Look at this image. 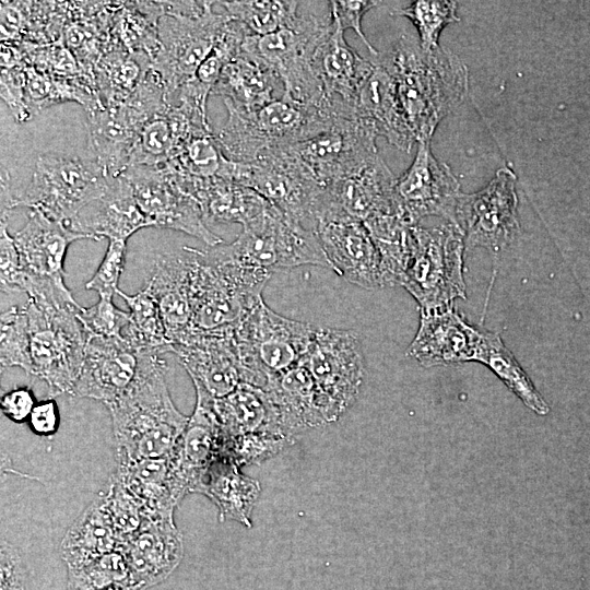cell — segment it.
I'll use <instances>...</instances> for the list:
<instances>
[{
	"label": "cell",
	"mask_w": 590,
	"mask_h": 590,
	"mask_svg": "<svg viewBox=\"0 0 590 590\" xmlns=\"http://www.w3.org/2000/svg\"><path fill=\"white\" fill-rule=\"evenodd\" d=\"M393 79L404 119L417 143L430 142L439 122L468 93V69L449 49L425 51L418 40L402 35L375 56Z\"/></svg>",
	"instance_id": "1"
},
{
	"label": "cell",
	"mask_w": 590,
	"mask_h": 590,
	"mask_svg": "<svg viewBox=\"0 0 590 590\" xmlns=\"http://www.w3.org/2000/svg\"><path fill=\"white\" fill-rule=\"evenodd\" d=\"M166 362L156 351L139 352V370L131 388L108 405L119 464L170 455L189 417L174 405L165 374Z\"/></svg>",
	"instance_id": "2"
},
{
	"label": "cell",
	"mask_w": 590,
	"mask_h": 590,
	"mask_svg": "<svg viewBox=\"0 0 590 590\" xmlns=\"http://www.w3.org/2000/svg\"><path fill=\"white\" fill-rule=\"evenodd\" d=\"M31 332L32 374L49 386L50 396L72 393L90 334L78 318L81 306L67 286H45L24 305Z\"/></svg>",
	"instance_id": "3"
},
{
	"label": "cell",
	"mask_w": 590,
	"mask_h": 590,
	"mask_svg": "<svg viewBox=\"0 0 590 590\" xmlns=\"http://www.w3.org/2000/svg\"><path fill=\"white\" fill-rule=\"evenodd\" d=\"M226 108L228 117L216 140L223 154L238 163L253 162L270 149L318 135L339 116L334 110L303 105L284 93L257 109Z\"/></svg>",
	"instance_id": "4"
},
{
	"label": "cell",
	"mask_w": 590,
	"mask_h": 590,
	"mask_svg": "<svg viewBox=\"0 0 590 590\" xmlns=\"http://www.w3.org/2000/svg\"><path fill=\"white\" fill-rule=\"evenodd\" d=\"M208 250L186 247L192 328L217 330L235 326L262 297L272 272L246 268Z\"/></svg>",
	"instance_id": "5"
},
{
	"label": "cell",
	"mask_w": 590,
	"mask_h": 590,
	"mask_svg": "<svg viewBox=\"0 0 590 590\" xmlns=\"http://www.w3.org/2000/svg\"><path fill=\"white\" fill-rule=\"evenodd\" d=\"M316 326L279 315L261 297L234 326L241 382L261 389L303 362Z\"/></svg>",
	"instance_id": "6"
},
{
	"label": "cell",
	"mask_w": 590,
	"mask_h": 590,
	"mask_svg": "<svg viewBox=\"0 0 590 590\" xmlns=\"http://www.w3.org/2000/svg\"><path fill=\"white\" fill-rule=\"evenodd\" d=\"M114 178L91 156L39 155L28 185L1 199V219H8L7 213L13 208L27 206L67 224L103 197Z\"/></svg>",
	"instance_id": "7"
},
{
	"label": "cell",
	"mask_w": 590,
	"mask_h": 590,
	"mask_svg": "<svg viewBox=\"0 0 590 590\" xmlns=\"http://www.w3.org/2000/svg\"><path fill=\"white\" fill-rule=\"evenodd\" d=\"M464 245L463 232L452 223L413 226V250L401 286L416 299L421 312L450 310L455 299L465 298Z\"/></svg>",
	"instance_id": "8"
},
{
	"label": "cell",
	"mask_w": 590,
	"mask_h": 590,
	"mask_svg": "<svg viewBox=\"0 0 590 590\" xmlns=\"http://www.w3.org/2000/svg\"><path fill=\"white\" fill-rule=\"evenodd\" d=\"M217 176L255 190L287 217L315 229L324 187L292 145L270 149L250 163L226 157Z\"/></svg>",
	"instance_id": "9"
},
{
	"label": "cell",
	"mask_w": 590,
	"mask_h": 590,
	"mask_svg": "<svg viewBox=\"0 0 590 590\" xmlns=\"http://www.w3.org/2000/svg\"><path fill=\"white\" fill-rule=\"evenodd\" d=\"M214 4L216 1H209L198 14L172 13L158 20V50L151 68L160 74L173 105L179 90L194 79L229 20L226 13L214 12Z\"/></svg>",
	"instance_id": "10"
},
{
	"label": "cell",
	"mask_w": 590,
	"mask_h": 590,
	"mask_svg": "<svg viewBox=\"0 0 590 590\" xmlns=\"http://www.w3.org/2000/svg\"><path fill=\"white\" fill-rule=\"evenodd\" d=\"M303 362L320 391L330 422L337 420L356 399L365 373L357 334L318 327Z\"/></svg>",
	"instance_id": "11"
},
{
	"label": "cell",
	"mask_w": 590,
	"mask_h": 590,
	"mask_svg": "<svg viewBox=\"0 0 590 590\" xmlns=\"http://www.w3.org/2000/svg\"><path fill=\"white\" fill-rule=\"evenodd\" d=\"M516 184L514 172L502 167L482 190L459 196L456 217L468 248L497 252L516 239L520 232Z\"/></svg>",
	"instance_id": "12"
},
{
	"label": "cell",
	"mask_w": 590,
	"mask_h": 590,
	"mask_svg": "<svg viewBox=\"0 0 590 590\" xmlns=\"http://www.w3.org/2000/svg\"><path fill=\"white\" fill-rule=\"evenodd\" d=\"M122 175L150 226L186 233L209 247L224 240L206 225L200 203L184 191L163 166H129Z\"/></svg>",
	"instance_id": "13"
},
{
	"label": "cell",
	"mask_w": 590,
	"mask_h": 590,
	"mask_svg": "<svg viewBox=\"0 0 590 590\" xmlns=\"http://www.w3.org/2000/svg\"><path fill=\"white\" fill-rule=\"evenodd\" d=\"M315 232L330 269L359 287H384L380 256L363 222L320 202L315 215Z\"/></svg>",
	"instance_id": "14"
},
{
	"label": "cell",
	"mask_w": 590,
	"mask_h": 590,
	"mask_svg": "<svg viewBox=\"0 0 590 590\" xmlns=\"http://www.w3.org/2000/svg\"><path fill=\"white\" fill-rule=\"evenodd\" d=\"M377 134L355 116H338L327 131L293 144L303 163L326 188L352 176L378 155Z\"/></svg>",
	"instance_id": "15"
},
{
	"label": "cell",
	"mask_w": 590,
	"mask_h": 590,
	"mask_svg": "<svg viewBox=\"0 0 590 590\" xmlns=\"http://www.w3.org/2000/svg\"><path fill=\"white\" fill-rule=\"evenodd\" d=\"M460 184L449 166L432 153L430 142L417 143L410 167L396 180L394 203L398 214L418 225L427 216H440L458 225L456 217Z\"/></svg>",
	"instance_id": "16"
},
{
	"label": "cell",
	"mask_w": 590,
	"mask_h": 590,
	"mask_svg": "<svg viewBox=\"0 0 590 590\" xmlns=\"http://www.w3.org/2000/svg\"><path fill=\"white\" fill-rule=\"evenodd\" d=\"M172 352L194 387L214 399L227 396L241 382L234 326L210 331L192 328L172 343Z\"/></svg>",
	"instance_id": "17"
},
{
	"label": "cell",
	"mask_w": 590,
	"mask_h": 590,
	"mask_svg": "<svg viewBox=\"0 0 590 590\" xmlns=\"http://www.w3.org/2000/svg\"><path fill=\"white\" fill-rule=\"evenodd\" d=\"M138 370L139 352L125 339L90 337L71 396L95 399L108 406L131 388Z\"/></svg>",
	"instance_id": "18"
},
{
	"label": "cell",
	"mask_w": 590,
	"mask_h": 590,
	"mask_svg": "<svg viewBox=\"0 0 590 590\" xmlns=\"http://www.w3.org/2000/svg\"><path fill=\"white\" fill-rule=\"evenodd\" d=\"M129 580L143 589L166 578L182 554L181 535L173 516L148 517L142 527L119 544Z\"/></svg>",
	"instance_id": "19"
},
{
	"label": "cell",
	"mask_w": 590,
	"mask_h": 590,
	"mask_svg": "<svg viewBox=\"0 0 590 590\" xmlns=\"http://www.w3.org/2000/svg\"><path fill=\"white\" fill-rule=\"evenodd\" d=\"M483 333L452 309L421 312L420 327L408 355L424 367L475 362Z\"/></svg>",
	"instance_id": "20"
},
{
	"label": "cell",
	"mask_w": 590,
	"mask_h": 590,
	"mask_svg": "<svg viewBox=\"0 0 590 590\" xmlns=\"http://www.w3.org/2000/svg\"><path fill=\"white\" fill-rule=\"evenodd\" d=\"M396 180L384 158L378 155L358 173L328 185L321 201L363 223L378 215L398 214Z\"/></svg>",
	"instance_id": "21"
},
{
	"label": "cell",
	"mask_w": 590,
	"mask_h": 590,
	"mask_svg": "<svg viewBox=\"0 0 590 590\" xmlns=\"http://www.w3.org/2000/svg\"><path fill=\"white\" fill-rule=\"evenodd\" d=\"M362 83L354 116L397 149L410 152L416 142L402 114L392 76L376 57Z\"/></svg>",
	"instance_id": "22"
},
{
	"label": "cell",
	"mask_w": 590,
	"mask_h": 590,
	"mask_svg": "<svg viewBox=\"0 0 590 590\" xmlns=\"http://www.w3.org/2000/svg\"><path fill=\"white\" fill-rule=\"evenodd\" d=\"M332 17L331 31L312 55V69L330 103H341L354 109L357 92L370 72L373 63L370 59L362 58L347 44L345 31L333 13Z\"/></svg>",
	"instance_id": "23"
},
{
	"label": "cell",
	"mask_w": 590,
	"mask_h": 590,
	"mask_svg": "<svg viewBox=\"0 0 590 590\" xmlns=\"http://www.w3.org/2000/svg\"><path fill=\"white\" fill-rule=\"evenodd\" d=\"M12 237L26 274L58 282H64V259L70 244L88 238L33 210L25 225Z\"/></svg>",
	"instance_id": "24"
},
{
	"label": "cell",
	"mask_w": 590,
	"mask_h": 590,
	"mask_svg": "<svg viewBox=\"0 0 590 590\" xmlns=\"http://www.w3.org/2000/svg\"><path fill=\"white\" fill-rule=\"evenodd\" d=\"M66 225L90 239L126 241L139 229L150 226L137 203L130 182L122 174L113 179L103 197L83 208Z\"/></svg>",
	"instance_id": "25"
},
{
	"label": "cell",
	"mask_w": 590,
	"mask_h": 590,
	"mask_svg": "<svg viewBox=\"0 0 590 590\" xmlns=\"http://www.w3.org/2000/svg\"><path fill=\"white\" fill-rule=\"evenodd\" d=\"M88 154L110 177L120 176L129 166L130 153L142 127L122 103L108 104L87 113Z\"/></svg>",
	"instance_id": "26"
},
{
	"label": "cell",
	"mask_w": 590,
	"mask_h": 590,
	"mask_svg": "<svg viewBox=\"0 0 590 590\" xmlns=\"http://www.w3.org/2000/svg\"><path fill=\"white\" fill-rule=\"evenodd\" d=\"M116 474L141 503L148 517L173 516L189 488L173 452L166 457L119 464Z\"/></svg>",
	"instance_id": "27"
},
{
	"label": "cell",
	"mask_w": 590,
	"mask_h": 590,
	"mask_svg": "<svg viewBox=\"0 0 590 590\" xmlns=\"http://www.w3.org/2000/svg\"><path fill=\"white\" fill-rule=\"evenodd\" d=\"M263 390L276 409L286 437L330 422L324 401L304 362L272 379Z\"/></svg>",
	"instance_id": "28"
},
{
	"label": "cell",
	"mask_w": 590,
	"mask_h": 590,
	"mask_svg": "<svg viewBox=\"0 0 590 590\" xmlns=\"http://www.w3.org/2000/svg\"><path fill=\"white\" fill-rule=\"evenodd\" d=\"M224 433V451L235 441L255 435L284 436L276 409L266 390L240 382L227 396L212 401Z\"/></svg>",
	"instance_id": "29"
},
{
	"label": "cell",
	"mask_w": 590,
	"mask_h": 590,
	"mask_svg": "<svg viewBox=\"0 0 590 590\" xmlns=\"http://www.w3.org/2000/svg\"><path fill=\"white\" fill-rule=\"evenodd\" d=\"M146 286L158 303L170 344L192 329L189 297V260L180 252L158 255Z\"/></svg>",
	"instance_id": "30"
},
{
	"label": "cell",
	"mask_w": 590,
	"mask_h": 590,
	"mask_svg": "<svg viewBox=\"0 0 590 590\" xmlns=\"http://www.w3.org/2000/svg\"><path fill=\"white\" fill-rule=\"evenodd\" d=\"M280 84L269 68L240 52L225 66L211 94L221 96L226 107L252 110L274 101Z\"/></svg>",
	"instance_id": "31"
},
{
	"label": "cell",
	"mask_w": 590,
	"mask_h": 590,
	"mask_svg": "<svg viewBox=\"0 0 590 590\" xmlns=\"http://www.w3.org/2000/svg\"><path fill=\"white\" fill-rule=\"evenodd\" d=\"M193 197L200 203L206 223L246 226L262 216L271 205L255 190L219 176L200 179Z\"/></svg>",
	"instance_id": "32"
},
{
	"label": "cell",
	"mask_w": 590,
	"mask_h": 590,
	"mask_svg": "<svg viewBox=\"0 0 590 590\" xmlns=\"http://www.w3.org/2000/svg\"><path fill=\"white\" fill-rule=\"evenodd\" d=\"M119 544L118 534L98 497L68 529L60 548L69 569H73L118 551Z\"/></svg>",
	"instance_id": "33"
},
{
	"label": "cell",
	"mask_w": 590,
	"mask_h": 590,
	"mask_svg": "<svg viewBox=\"0 0 590 590\" xmlns=\"http://www.w3.org/2000/svg\"><path fill=\"white\" fill-rule=\"evenodd\" d=\"M380 256L382 286H401L413 250V226L398 214L364 222Z\"/></svg>",
	"instance_id": "34"
},
{
	"label": "cell",
	"mask_w": 590,
	"mask_h": 590,
	"mask_svg": "<svg viewBox=\"0 0 590 590\" xmlns=\"http://www.w3.org/2000/svg\"><path fill=\"white\" fill-rule=\"evenodd\" d=\"M143 52L130 54L120 45L111 46L94 67V81L104 105L125 102L151 68Z\"/></svg>",
	"instance_id": "35"
},
{
	"label": "cell",
	"mask_w": 590,
	"mask_h": 590,
	"mask_svg": "<svg viewBox=\"0 0 590 590\" xmlns=\"http://www.w3.org/2000/svg\"><path fill=\"white\" fill-rule=\"evenodd\" d=\"M193 491L212 497L224 518L246 523L258 494L257 484L239 474L234 464L217 461L204 471Z\"/></svg>",
	"instance_id": "36"
},
{
	"label": "cell",
	"mask_w": 590,
	"mask_h": 590,
	"mask_svg": "<svg viewBox=\"0 0 590 590\" xmlns=\"http://www.w3.org/2000/svg\"><path fill=\"white\" fill-rule=\"evenodd\" d=\"M475 362L486 365L529 409L546 415L550 406L496 332L483 333Z\"/></svg>",
	"instance_id": "37"
},
{
	"label": "cell",
	"mask_w": 590,
	"mask_h": 590,
	"mask_svg": "<svg viewBox=\"0 0 590 590\" xmlns=\"http://www.w3.org/2000/svg\"><path fill=\"white\" fill-rule=\"evenodd\" d=\"M130 309V322L123 331L126 342L135 351L172 352L157 300L148 286L134 295L117 290Z\"/></svg>",
	"instance_id": "38"
},
{
	"label": "cell",
	"mask_w": 590,
	"mask_h": 590,
	"mask_svg": "<svg viewBox=\"0 0 590 590\" xmlns=\"http://www.w3.org/2000/svg\"><path fill=\"white\" fill-rule=\"evenodd\" d=\"M233 20L244 24L253 35H268L290 27L296 20L300 1L248 0L216 1Z\"/></svg>",
	"instance_id": "39"
},
{
	"label": "cell",
	"mask_w": 590,
	"mask_h": 590,
	"mask_svg": "<svg viewBox=\"0 0 590 590\" xmlns=\"http://www.w3.org/2000/svg\"><path fill=\"white\" fill-rule=\"evenodd\" d=\"M393 15L408 17L416 27L418 44L425 51L439 47L441 31L450 23L458 22L457 2L417 0L409 5L394 9Z\"/></svg>",
	"instance_id": "40"
},
{
	"label": "cell",
	"mask_w": 590,
	"mask_h": 590,
	"mask_svg": "<svg viewBox=\"0 0 590 590\" xmlns=\"http://www.w3.org/2000/svg\"><path fill=\"white\" fill-rule=\"evenodd\" d=\"M0 363L32 374L31 332L25 307L14 306L1 314Z\"/></svg>",
	"instance_id": "41"
},
{
	"label": "cell",
	"mask_w": 590,
	"mask_h": 590,
	"mask_svg": "<svg viewBox=\"0 0 590 590\" xmlns=\"http://www.w3.org/2000/svg\"><path fill=\"white\" fill-rule=\"evenodd\" d=\"M226 156L214 133L191 138L167 166L184 175L212 178L219 175Z\"/></svg>",
	"instance_id": "42"
},
{
	"label": "cell",
	"mask_w": 590,
	"mask_h": 590,
	"mask_svg": "<svg viewBox=\"0 0 590 590\" xmlns=\"http://www.w3.org/2000/svg\"><path fill=\"white\" fill-rule=\"evenodd\" d=\"M98 497L109 515L120 543L134 534L148 518L141 503L116 473L108 481L106 491Z\"/></svg>",
	"instance_id": "43"
},
{
	"label": "cell",
	"mask_w": 590,
	"mask_h": 590,
	"mask_svg": "<svg viewBox=\"0 0 590 590\" xmlns=\"http://www.w3.org/2000/svg\"><path fill=\"white\" fill-rule=\"evenodd\" d=\"M120 583L130 580L125 558L118 551L69 569L70 590H106Z\"/></svg>",
	"instance_id": "44"
},
{
	"label": "cell",
	"mask_w": 590,
	"mask_h": 590,
	"mask_svg": "<svg viewBox=\"0 0 590 590\" xmlns=\"http://www.w3.org/2000/svg\"><path fill=\"white\" fill-rule=\"evenodd\" d=\"M25 78V101L32 117L50 105L71 101L72 88L66 79L45 74L28 63Z\"/></svg>",
	"instance_id": "45"
},
{
	"label": "cell",
	"mask_w": 590,
	"mask_h": 590,
	"mask_svg": "<svg viewBox=\"0 0 590 590\" xmlns=\"http://www.w3.org/2000/svg\"><path fill=\"white\" fill-rule=\"evenodd\" d=\"M78 318L90 337L125 339L123 331L130 322V312H126L113 303V297H99L91 307H82Z\"/></svg>",
	"instance_id": "46"
},
{
	"label": "cell",
	"mask_w": 590,
	"mask_h": 590,
	"mask_svg": "<svg viewBox=\"0 0 590 590\" xmlns=\"http://www.w3.org/2000/svg\"><path fill=\"white\" fill-rule=\"evenodd\" d=\"M126 249V240L110 239L98 269L85 283V288L97 292L99 297H113L125 268Z\"/></svg>",
	"instance_id": "47"
},
{
	"label": "cell",
	"mask_w": 590,
	"mask_h": 590,
	"mask_svg": "<svg viewBox=\"0 0 590 590\" xmlns=\"http://www.w3.org/2000/svg\"><path fill=\"white\" fill-rule=\"evenodd\" d=\"M24 272L12 235L8 232L7 220L0 225V284L1 292L24 293Z\"/></svg>",
	"instance_id": "48"
},
{
	"label": "cell",
	"mask_w": 590,
	"mask_h": 590,
	"mask_svg": "<svg viewBox=\"0 0 590 590\" xmlns=\"http://www.w3.org/2000/svg\"><path fill=\"white\" fill-rule=\"evenodd\" d=\"M25 64L1 68V98L17 122L32 118L25 101Z\"/></svg>",
	"instance_id": "49"
},
{
	"label": "cell",
	"mask_w": 590,
	"mask_h": 590,
	"mask_svg": "<svg viewBox=\"0 0 590 590\" xmlns=\"http://www.w3.org/2000/svg\"><path fill=\"white\" fill-rule=\"evenodd\" d=\"M381 1H367V0H343V1H330V8L333 15L338 19L340 25L344 31L353 30L359 39L367 47L370 57H375L379 54L377 49L369 43L362 28V21L367 11L382 4Z\"/></svg>",
	"instance_id": "50"
},
{
	"label": "cell",
	"mask_w": 590,
	"mask_h": 590,
	"mask_svg": "<svg viewBox=\"0 0 590 590\" xmlns=\"http://www.w3.org/2000/svg\"><path fill=\"white\" fill-rule=\"evenodd\" d=\"M35 405L36 401L32 390L25 387L7 392L0 400L2 413L16 423L28 421Z\"/></svg>",
	"instance_id": "51"
},
{
	"label": "cell",
	"mask_w": 590,
	"mask_h": 590,
	"mask_svg": "<svg viewBox=\"0 0 590 590\" xmlns=\"http://www.w3.org/2000/svg\"><path fill=\"white\" fill-rule=\"evenodd\" d=\"M28 424L31 429L40 436L56 433L59 424L58 408L52 399L44 400L34 406Z\"/></svg>",
	"instance_id": "52"
},
{
	"label": "cell",
	"mask_w": 590,
	"mask_h": 590,
	"mask_svg": "<svg viewBox=\"0 0 590 590\" xmlns=\"http://www.w3.org/2000/svg\"><path fill=\"white\" fill-rule=\"evenodd\" d=\"M17 557L11 548L1 547V590H23Z\"/></svg>",
	"instance_id": "53"
}]
</instances>
